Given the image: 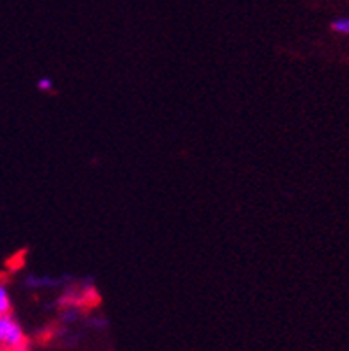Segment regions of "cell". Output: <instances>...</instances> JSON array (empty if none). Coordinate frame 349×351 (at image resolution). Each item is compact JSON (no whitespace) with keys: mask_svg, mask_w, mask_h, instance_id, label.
<instances>
[{"mask_svg":"<svg viewBox=\"0 0 349 351\" xmlns=\"http://www.w3.org/2000/svg\"><path fill=\"white\" fill-rule=\"evenodd\" d=\"M25 334L18 321L9 314H0V346L5 350H25Z\"/></svg>","mask_w":349,"mask_h":351,"instance_id":"obj_1","label":"cell"},{"mask_svg":"<svg viewBox=\"0 0 349 351\" xmlns=\"http://www.w3.org/2000/svg\"><path fill=\"white\" fill-rule=\"evenodd\" d=\"M330 27H332V31L337 32V34L349 36V16L337 18V20H333Z\"/></svg>","mask_w":349,"mask_h":351,"instance_id":"obj_2","label":"cell"},{"mask_svg":"<svg viewBox=\"0 0 349 351\" xmlns=\"http://www.w3.org/2000/svg\"><path fill=\"white\" fill-rule=\"evenodd\" d=\"M9 312H11V298L5 285L0 284V314H9Z\"/></svg>","mask_w":349,"mask_h":351,"instance_id":"obj_3","label":"cell"},{"mask_svg":"<svg viewBox=\"0 0 349 351\" xmlns=\"http://www.w3.org/2000/svg\"><path fill=\"white\" fill-rule=\"evenodd\" d=\"M36 88L40 89V91H43V93H50L53 89V82L50 77H41L38 82H36Z\"/></svg>","mask_w":349,"mask_h":351,"instance_id":"obj_4","label":"cell"}]
</instances>
